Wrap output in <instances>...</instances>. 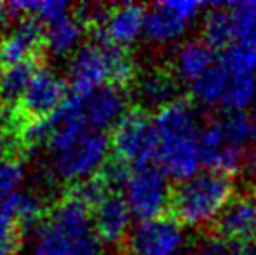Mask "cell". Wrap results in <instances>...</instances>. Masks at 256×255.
I'll return each instance as SVG.
<instances>
[{"instance_id": "1", "label": "cell", "mask_w": 256, "mask_h": 255, "mask_svg": "<svg viewBox=\"0 0 256 255\" xmlns=\"http://www.w3.org/2000/svg\"><path fill=\"white\" fill-rule=\"evenodd\" d=\"M52 133L46 143L49 168L61 180L75 184L100 173L112 142L106 133L89 129L78 116V100L68 93L63 105L48 117Z\"/></svg>"}, {"instance_id": "2", "label": "cell", "mask_w": 256, "mask_h": 255, "mask_svg": "<svg viewBox=\"0 0 256 255\" xmlns=\"http://www.w3.org/2000/svg\"><path fill=\"white\" fill-rule=\"evenodd\" d=\"M154 119L158 138L157 161L164 173L178 182L199 173L202 166V124L196 105L180 98L158 110Z\"/></svg>"}, {"instance_id": "3", "label": "cell", "mask_w": 256, "mask_h": 255, "mask_svg": "<svg viewBox=\"0 0 256 255\" xmlns=\"http://www.w3.org/2000/svg\"><path fill=\"white\" fill-rule=\"evenodd\" d=\"M32 255H103L91 208L66 194L61 196L35 231Z\"/></svg>"}, {"instance_id": "4", "label": "cell", "mask_w": 256, "mask_h": 255, "mask_svg": "<svg viewBox=\"0 0 256 255\" xmlns=\"http://www.w3.org/2000/svg\"><path fill=\"white\" fill-rule=\"evenodd\" d=\"M234 196L232 178L204 168L194 177L178 182L172 189L171 210L183 227L200 229L218 222Z\"/></svg>"}, {"instance_id": "5", "label": "cell", "mask_w": 256, "mask_h": 255, "mask_svg": "<svg viewBox=\"0 0 256 255\" xmlns=\"http://www.w3.org/2000/svg\"><path fill=\"white\" fill-rule=\"evenodd\" d=\"M112 150L128 166L154 164L158 156V138L155 119L143 109H129L112 129Z\"/></svg>"}, {"instance_id": "6", "label": "cell", "mask_w": 256, "mask_h": 255, "mask_svg": "<svg viewBox=\"0 0 256 255\" xmlns=\"http://www.w3.org/2000/svg\"><path fill=\"white\" fill-rule=\"evenodd\" d=\"M122 194L132 217L140 222L162 217L172 199L169 177L155 164L131 168Z\"/></svg>"}, {"instance_id": "7", "label": "cell", "mask_w": 256, "mask_h": 255, "mask_svg": "<svg viewBox=\"0 0 256 255\" xmlns=\"http://www.w3.org/2000/svg\"><path fill=\"white\" fill-rule=\"evenodd\" d=\"M206 6L197 0H168L146 9L143 37L157 48L182 44L183 37L200 16Z\"/></svg>"}, {"instance_id": "8", "label": "cell", "mask_w": 256, "mask_h": 255, "mask_svg": "<svg viewBox=\"0 0 256 255\" xmlns=\"http://www.w3.org/2000/svg\"><path fill=\"white\" fill-rule=\"evenodd\" d=\"M89 34V42L75 51L68 68V89L75 98H84L94 89L112 84L106 39L94 30Z\"/></svg>"}, {"instance_id": "9", "label": "cell", "mask_w": 256, "mask_h": 255, "mask_svg": "<svg viewBox=\"0 0 256 255\" xmlns=\"http://www.w3.org/2000/svg\"><path fill=\"white\" fill-rule=\"evenodd\" d=\"M185 246V227L166 215L138 222L124 241L126 255H182Z\"/></svg>"}, {"instance_id": "10", "label": "cell", "mask_w": 256, "mask_h": 255, "mask_svg": "<svg viewBox=\"0 0 256 255\" xmlns=\"http://www.w3.org/2000/svg\"><path fill=\"white\" fill-rule=\"evenodd\" d=\"M77 100L80 121L89 129L102 133H106V129H114L129 110L128 89L114 84L102 86L91 95Z\"/></svg>"}, {"instance_id": "11", "label": "cell", "mask_w": 256, "mask_h": 255, "mask_svg": "<svg viewBox=\"0 0 256 255\" xmlns=\"http://www.w3.org/2000/svg\"><path fill=\"white\" fill-rule=\"evenodd\" d=\"M46 53V27L32 16H23L9 34L0 37V67L42 62Z\"/></svg>"}, {"instance_id": "12", "label": "cell", "mask_w": 256, "mask_h": 255, "mask_svg": "<svg viewBox=\"0 0 256 255\" xmlns=\"http://www.w3.org/2000/svg\"><path fill=\"white\" fill-rule=\"evenodd\" d=\"M218 234L232 245H248L256 239V194L240 192L232 197L220 215Z\"/></svg>"}, {"instance_id": "13", "label": "cell", "mask_w": 256, "mask_h": 255, "mask_svg": "<svg viewBox=\"0 0 256 255\" xmlns=\"http://www.w3.org/2000/svg\"><path fill=\"white\" fill-rule=\"evenodd\" d=\"M200 156H202V166H206V170L218 171L226 177L237 173L242 168L244 161L248 159L242 149H237L225 138L216 119L202 126Z\"/></svg>"}, {"instance_id": "14", "label": "cell", "mask_w": 256, "mask_h": 255, "mask_svg": "<svg viewBox=\"0 0 256 255\" xmlns=\"http://www.w3.org/2000/svg\"><path fill=\"white\" fill-rule=\"evenodd\" d=\"M132 213L122 192H112L92 210V224L103 245H124L131 232Z\"/></svg>"}, {"instance_id": "15", "label": "cell", "mask_w": 256, "mask_h": 255, "mask_svg": "<svg viewBox=\"0 0 256 255\" xmlns=\"http://www.w3.org/2000/svg\"><path fill=\"white\" fill-rule=\"evenodd\" d=\"M145 16L146 9L143 6H140V4H115V6H110V9H108L104 23L100 28H94V30L100 32L112 44L128 49L140 37H143Z\"/></svg>"}, {"instance_id": "16", "label": "cell", "mask_w": 256, "mask_h": 255, "mask_svg": "<svg viewBox=\"0 0 256 255\" xmlns=\"http://www.w3.org/2000/svg\"><path fill=\"white\" fill-rule=\"evenodd\" d=\"M134 95L143 110H162L178 98V79L164 68H150L134 81Z\"/></svg>"}, {"instance_id": "17", "label": "cell", "mask_w": 256, "mask_h": 255, "mask_svg": "<svg viewBox=\"0 0 256 255\" xmlns=\"http://www.w3.org/2000/svg\"><path fill=\"white\" fill-rule=\"evenodd\" d=\"M214 65V49L202 39L183 41L172 55V74L190 86L200 81Z\"/></svg>"}, {"instance_id": "18", "label": "cell", "mask_w": 256, "mask_h": 255, "mask_svg": "<svg viewBox=\"0 0 256 255\" xmlns=\"http://www.w3.org/2000/svg\"><path fill=\"white\" fill-rule=\"evenodd\" d=\"M86 32V25L70 13L63 20L46 27V53L52 56L75 55Z\"/></svg>"}, {"instance_id": "19", "label": "cell", "mask_w": 256, "mask_h": 255, "mask_svg": "<svg viewBox=\"0 0 256 255\" xmlns=\"http://www.w3.org/2000/svg\"><path fill=\"white\" fill-rule=\"evenodd\" d=\"M38 62H26L12 67H6L0 72V96H2V110H14L20 105L32 77L35 75Z\"/></svg>"}, {"instance_id": "20", "label": "cell", "mask_w": 256, "mask_h": 255, "mask_svg": "<svg viewBox=\"0 0 256 255\" xmlns=\"http://www.w3.org/2000/svg\"><path fill=\"white\" fill-rule=\"evenodd\" d=\"M234 42L256 46V0L226 2Z\"/></svg>"}, {"instance_id": "21", "label": "cell", "mask_w": 256, "mask_h": 255, "mask_svg": "<svg viewBox=\"0 0 256 255\" xmlns=\"http://www.w3.org/2000/svg\"><path fill=\"white\" fill-rule=\"evenodd\" d=\"M226 82H228V75H226L225 68L216 62L214 67L192 86L194 100L202 107L222 109L226 93Z\"/></svg>"}, {"instance_id": "22", "label": "cell", "mask_w": 256, "mask_h": 255, "mask_svg": "<svg viewBox=\"0 0 256 255\" xmlns=\"http://www.w3.org/2000/svg\"><path fill=\"white\" fill-rule=\"evenodd\" d=\"M202 41L212 49H226L234 44L232 28H230L226 2L212 4L202 18Z\"/></svg>"}, {"instance_id": "23", "label": "cell", "mask_w": 256, "mask_h": 255, "mask_svg": "<svg viewBox=\"0 0 256 255\" xmlns=\"http://www.w3.org/2000/svg\"><path fill=\"white\" fill-rule=\"evenodd\" d=\"M225 138L237 149H246L250 143L256 142V123L253 116L248 112H223L218 117Z\"/></svg>"}, {"instance_id": "24", "label": "cell", "mask_w": 256, "mask_h": 255, "mask_svg": "<svg viewBox=\"0 0 256 255\" xmlns=\"http://www.w3.org/2000/svg\"><path fill=\"white\" fill-rule=\"evenodd\" d=\"M218 63L232 74L256 77V46L234 42L222 51Z\"/></svg>"}, {"instance_id": "25", "label": "cell", "mask_w": 256, "mask_h": 255, "mask_svg": "<svg viewBox=\"0 0 256 255\" xmlns=\"http://www.w3.org/2000/svg\"><path fill=\"white\" fill-rule=\"evenodd\" d=\"M24 178L23 161L6 159L0 161V203L20 194V185Z\"/></svg>"}, {"instance_id": "26", "label": "cell", "mask_w": 256, "mask_h": 255, "mask_svg": "<svg viewBox=\"0 0 256 255\" xmlns=\"http://www.w3.org/2000/svg\"><path fill=\"white\" fill-rule=\"evenodd\" d=\"M236 245H232L230 241H226L225 238H222L220 234L214 236H206L197 243L194 255H237L234 248Z\"/></svg>"}, {"instance_id": "27", "label": "cell", "mask_w": 256, "mask_h": 255, "mask_svg": "<svg viewBox=\"0 0 256 255\" xmlns=\"http://www.w3.org/2000/svg\"><path fill=\"white\" fill-rule=\"evenodd\" d=\"M20 152H23L16 133L0 119V161L21 159Z\"/></svg>"}, {"instance_id": "28", "label": "cell", "mask_w": 256, "mask_h": 255, "mask_svg": "<svg viewBox=\"0 0 256 255\" xmlns=\"http://www.w3.org/2000/svg\"><path fill=\"white\" fill-rule=\"evenodd\" d=\"M23 236V231L18 227V224L0 229V255H20Z\"/></svg>"}, {"instance_id": "29", "label": "cell", "mask_w": 256, "mask_h": 255, "mask_svg": "<svg viewBox=\"0 0 256 255\" xmlns=\"http://www.w3.org/2000/svg\"><path fill=\"white\" fill-rule=\"evenodd\" d=\"M14 18H20V16H18V14L10 9L9 4L0 2V34L6 30V27H9L10 21H12ZM20 20H21V18H20Z\"/></svg>"}, {"instance_id": "30", "label": "cell", "mask_w": 256, "mask_h": 255, "mask_svg": "<svg viewBox=\"0 0 256 255\" xmlns=\"http://www.w3.org/2000/svg\"><path fill=\"white\" fill-rule=\"evenodd\" d=\"M246 164H248V170H250V173L256 178V142L251 145L250 154H248V159H246Z\"/></svg>"}, {"instance_id": "31", "label": "cell", "mask_w": 256, "mask_h": 255, "mask_svg": "<svg viewBox=\"0 0 256 255\" xmlns=\"http://www.w3.org/2000/svg\"><path fill=\"white\" fill-rule=\"evenodd\" d=\"M237 255H256V239L251 243H248V245H244L242 250H240Z\"/></svg>"}, {"instance_id": "32", "label": "cell", "mask_w": 256, "mask_h": 255, "mask_svg": "<svg viewBox=\"0 0 256 255\" xmlns=\"http://www.w3.org/2000/svg\"><path fill=\"white\" fill-rule=\"evenodd\" d=\"M251 116H253V119H254V123H256V100H254V105H253V114H251Z\"/></svg>"}, {"instance_id": "33", "label": "cell", "mask_w": 256, "mask_h": 255, "mask_svg": "<svg viewBox=\"0 0 256 255\" xmlns=\"http://www.w3.org/2000/svg\"><path fill=\"white\" fill-rule=\"evenodd\" d=\"M0 105H2V96H0Z\"/></svg>"}]
</instances>
